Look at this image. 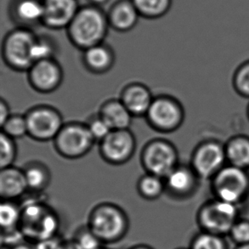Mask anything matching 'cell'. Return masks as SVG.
I'll use <instances>...</instances> for the list:
<instances>
[{
	"instance_id": "obj_22",
	"label": "cell",
	"mask_w": 249,
	"mask_h": 249,
	"mask_svg": "<svg viewBox=\"0 0 249 249\" xmlns=\"http://www.w3.org/2000/svg\"><path fill=\"white\" fill-rule=\"evenodd\" d=\"M14 17L24 25L42 22L44 4L40 0H17L14 4Z\"/></svg>"
},
{
	"instance_id": "obj_40",
	"label": "cell",
	"mask_w": 249,
	"mask_h": 249,
	"mask_svg": "<svg viewBox=\"0 0 249 249\" xmlns=\"http://www.w3.org/2000/svg\"><path fill=\"white\" fill-rule=\"evenodd\" d=\"M89 1L91 3H94V6H99V5H102L107 3L108 0H89Z\"/></svg>"
},
{
	"instance_id": "obj_9",
	"label": "cell",
	"mask_w": 249,
	"mask_h": 249,
	"mask_svg": "<svg viewBox=\"0 0 249 249\" xmlns=\"http://www.w3.org/2000/svg\"><path fill=\"white\" fill-rule=\"evenodd\" d=\"M142 162L147 174L165 178L178 164V152L168 141L154 140L142 151Z\"/></svg>"
},
{
	"instance_id": "obj_26",
	"label": "cell",
	"mask_w": 249,
	"mask_h": 249,
	"mask_svg": "<svg viewBox=\"0 0 249 249\" xmlns=\"http://www.w3.org/2000/svg\"><path fill=\"white\" fill-rule=\"evenodd\" d=\"M21 208L13 201L3 200L0 208V224L2 231L20 229Z\"/></svg>"
},
{
	"instance_id": "obj_6",
	"label": "cell",
	"mask_w": 249,
	"mask_h": 249,
	"mask_svg": "<svg viewBox=\"0 0 249 249\" xmlns=\"http://www.w3.org/2000/svg\"><path fill=\"white\" fill-rule=\"evenodd\" d=\"M54 141L58 153L68 159H80L86 155L95 142L87 124L80 123L65 124Z\"/></svg>"
},
{
	"instance_id": "obj_31",
	"label": "cell",
	"mask_w": 249,
	"mask_h": 249,
	"mask_svg": "<svg viewBox=\"0 0 249 249\" xmlns=\"http://www.w3.org/2000/svg\"><path fill=\"white\" fill-rule=\"evenodd\" d=\"M73 240L82 249H98L103 246V243L91 231L88 226H83L78 230Z\"/></svg>"
},
{
	"instance_id": "obj_43",
	"label": "cell",
	"mask_w": 249,
	"mask_h": 249,
	"mask_svg": "<svg viewBox=\"0 0 249 249\" xmlns=\"http://www.w3.org/2000/svg\"><path fill=\"white\" fill-rule=\"evenodd\" d=\"M248 117H249V107H248Z\"/></svg>"
},
{
	"instance_id": "obj_5",
	"label": "cell",
	"mask_w": 249,
	"mask_h": 249,
	"mask_svg": "<svg viewBox=\"0 0 249 249\" xmlns=\"http://www.w3.org/2000/svg\"><path fill=\"white\" fill-rule=\"evenodd\" d=\"M36 39L34 33L25 27L7 34L2 49L6 65L17 71H28L34 64L32 50Z\"/></svg>"
},
{
	"instance_id": "obj_12",
	"label": "cell",
	"mask_w": 249,
	"mask_h": 249,
	"mask_svg": "<svg viewBox=\"0 0 249 249\" xmlns=\"http://www.w3.org/2000/svg\"><path fill=\"white\" fill-rule=\"evenodd\" d=\"M135 139L129 129L112 130L100 144V152L107 162L120 165L128 162L135 152Z\"/></svg>"
},
{
	"instance_id": "obj_35",
	"label": "cell",
	"mask_w": 249,
	"mask_h": 249,
	"mask_svg": "<svg viewBox=\"0 0 249 249\" xmlns=\"http://www.w3.org/2000/svg\"><path fill=\"white\" fill-rule=\"evenodd\" d=\"M63 241L57 236L34 243L35 249H61Z\"/></svg>"
},
{
	"instance_id": "obj_30",
	"label": "cell",
	"mask_w": 249,
	"mask_h": 249,
	"mask_svg": "<svg viewBox=\"0 0 249 249\" xmlns=\"http://www.w3.org/2000/svg\"><path fill=\"white\" fill-rule=\"evenodd\" d=\"M54 52V44L47 38H38L34 43L32 50V57L34 63L37 61L52 59Z\"/></svg>"
},
{
	"instance_id": "obj_29",
	"label": "cell",
	"mask_w": 249,
	"mask_h": 249,
	"mask_svg": "<svg viewBox=\"0 0 249 249\" xmlns=\"http://www.w3.org/2000/svg\"><path fill=\"white\" fill-rule=\"evenodd\" d=\"M0 166L1 169L11 167L17 157V146L14 139L1 133L0 136Z\"/></svg>"
},
{
	"instance_id": "obj_34",
	"label": "cell",
	"mask_w": 249,
	"mask_h": 249,
	"mask_svg": "<svg viewBox=\"0 0 249 249\" xmlns=\"http://www.w3.org/2000/svg\"><path fill=\"white\" fill-rule=\"evenodd\" d=\"M232 236L235 239L243 244L249 243V223H236L231 229Z\"/></svg>"
},
{
	"instance_id": "obj_10",
	"label": "cell",
	"mask_w": 249,
	"mask_h": 249,
	"mask_svg": "<svg viewBox=\"0 0 249 249\" xmlns=\"http://www.w3.org/2000/svg\"><path fill=\"white\" fill-rule=\"evenodd\" d=\"M27 135L38 142L54 140L64 126L61 113L54 108L39 106L31 109L25 115Z\"/></svg>"
},
{
	"instance_id": "obj_16",
	"label": "cell",
	"mask_w": 249,
	"mask_h": 249,
	"mask_svg": "<svg viewBox=\"0 0 249 249\" xmlns=\"http://www.w3.org/2000/svg\"><path fill=\"white\" fill-rule=\"evenodd\" d=\"M153 100L148 89L141 84H132L124 88L120 99L133 117L145 116Z\"/></svg>"
},
{
	"instance_id": "obj_2",
	"label": "cell",
	"mask_w": 249,
	"mask_h": 249,
	"mask_svg": "<svg viewBox=\"0 0 249 249\" xmlns=\"http://www.w3.org/2000/svg\"><path fill=\"white\" fill-rule=\"evenodd\" d=\"M108 18L96 6L79 9L68 27V35L75 46L86 51L102 44L107 34Z\"/></svg>"
},
{
	"instance_id": "obj_3",
	"label": "cell",
	"mask_w": 249,
	"mask_h": 249,
	"mask_svg": "<svg viewBox=\"0 0 249 249\" xmlns=\"http://www.w3.org/2000/svg\"><path fill=\"white\" fill-rule=\"evenodd\" d=\"M59 227L57 214L48 206L33 202L21 207L20 230L29 243L34 244L56 236Z\"/></svg>"
},
{
	"instance_id": "obj_19",
	"label": "cell",
	"mask_w": 249,
	"mask_h": 249,
	"mask_svg": "<svg viewBox=\"0 0 249 249\" xmlns=\"http://www.w3.org/2000/svg\"><path fill=\"white\" fill-rule=\"evenodd\" d=\"M99 116L111 130L128 129L132 121L131 113L120 100H111L102 105Z\"/></svg>"
},
{
	"instance_id": "obj_15",
	"label": "cell",
	"mask_w": 249,
	"mask_h": 249,
	"mask_svg": "<svg viewBox=\"0 0 249 249\" xmlns=\"http://www.w3.org/2000/svg\"><path fill=\"white\" fill-rule=\"evenodd\" d=\"M198 179L191 165L178 163L164 178L165 190L177 197L188 196L195 191Z\"/></svg>"
},
{
	"instance_id": "obj_25",
	"label": "cell",
	"mask_w": 249,
	"mask_h": 249,
	"mask_svg": "<svg viewBox=\"0 0 249 249\" xmlns=\"http://www.w3.org/2000/svg\"><path fill=\"white\" fill-rule=\"evenodd\" d=\"M140 16L159 18L164 16L171 7L172 0H131Z\"/></svg>"
},
{
	"instance_id": "obj_38",
	"label": "cell",
	"mask_w": 249,
	"mask_h": 249,
	"mask_svg": "<svg viewBox=\"0 0 249 249\" xmlns=\"http://www.w3.org/2000/svg\"><path fill=\"white\" fill-rule=\"evenodd\" d=\"M10 249H35V246H34V244H32L31 243L22 242Z\"/></svg>"
},
{
	"instance_id": "obj_33",
	"label": "cell",
	"mask_w": 249,
	"mask_h": 249,
	"mask_svg": "<svg viewBox=\"0 0 249 249\" xmlns=\"http://www.w3.org/2000/svg\"><path fill=\"white\" fill-rule=\"evenodd\" d=\"M87 126L95 142L99 141L101 142L112 131L109 125L99 115L97 117L91 118Z\"/></svg>"
},
{
	"instance_id": "obj_14",
	"label": "cell",
	"mask_w": 249,
	"mask_h": 249,
	"mask_svg": "<svg viewBox=\"0 0 249 249\" xmlns=\"http://www.w3.org/2000/svg\"><path fill=\"white\" fill-rule=\"evenodd\" d=\"M42 22L51 29L68 28L78 13L77 0H44Z\"/></svg>"
},
{
	"instance_id": "obj_13",
	"label": "cell",
	"mask_w": 249,
	"mask_h": 249,
	"mask_svg": "<svg viewBox=\"0 0 249 249\" xmlns=\"http://www.w3.org/2000/svg\"><path fill=\"white\" fill-rule=\"evenodd\" d=\"M62 70L54 59L35 62L28 70L31 86L40 93H51L57 89L62 83Z\"/></svg>"
},
{
	"instance_id": "obj_23",
	"label": "cell",
	"mask_w": 249,
	"mask_h": 249,
	"mask_svg": "<svg viewBox=\"0 0 249 249\" xmlns=\"http://www.w3.org/2000/svg\"><path fill=\"white\" fill-rule=\"evenodd\" d=\"M23 171L28 190L41 192L49 185L51 180L50 171L46 166L40 162L28 163Z\"/></svg>"
},
{
	"instance_id": "obj_42",
	"label": "cell",
	"mask_w": 249,
	"mask_h": 249,
	"mask_svg": "<svg viewBox=\"0 0 249 249\" xmlns=\"http://www.w3.org/2000/svg\"><path fill=\"white\" fill-rule=\"evenodd\" d=\"M108 249V248H106V247L102 246V247H101V248H99V249Z\"/></svg>"
},
{
	"instance_id": "obj_1",
	"label": "cell",
	"mask_w": 249,
	"mask_h": 249,
	"mask_svg": "<svg viewBox=\"0 0 249 249\" xmlns=\"http://www.w3.org/2000/svg\"><path fill=\"white\" fill-rule=\"evenodd\" d=\"M87 226L103 244H112L127 235L129 219L119 206L103 202L92 209Z\"/></svg>"
},
{
	"instance_id": "obj_18",
	"label": "cell",
	"mask_w": 249,
	"mask_h": 249,
	"mask_svg": "<svg viewBox=\"0 0 249 249\" xmlns=\"http://www.w3.org/2000/svg\"><path fill=\"white\" fill-rule=\"evenodd\" d=\"M139 17L138 10L131 0H121L111 8L107 18L109 25L115 30L128 32L135 27Z\"/></svg>"
},
{
	"instance_id": "obj_28",
	"label": "cell",
	"mask_w": 249,
	"mask_h": 249,
	"mask_svg": "<svg viewBox=\"0 0 249 249\" xmlns=\"http://www.w3.org/2000/svg\"><path fill=\"white\" fill-rule=\"evenodd\" d=\"M232 84L240 96L249 99V60L237 68L233 75Z\"/></svg>"
},
{
	"instance_id": "obj_4",
	"label": "cell",
	"mask_w": 249,
	"mask_h": 249,
	"mask_svg": "<svg viewBox=\"0 0 249 249\" xmlns=\"http://www.w3.org/2000/svg\"><path fill=\"white\" fill-rule=\"evenodd\" d=\"M211 183L216 198L237 205L249 193V172L227 163Z\"/></svg>"
},
{
	"instance_id": "obj_17",
	"label": "cell",
	"mask_w": 249,
	"mask_h": 249,
	"mask_svg": "<svg viewBox=\"0 0 249 249\" xmlns=\"http://www.w3.org/2000/svg\"><path fill=\"white\" fill-rule=\"evenodd\" d=\"M28 190L23 170L13 166L1 169L0 194L3 200L13 201Z\"/></svg>"
},
{
	"instance_id": "obj_7",
	"label": "cell",
	"mask_w": 249,
	"mask_h": 249,
	"mask_svg": "<svg viewBox=\"0 0 249 249\" xmlns=\"http://www.w3.org/2000/svg\"><path fill=\"white\" fill-rule=\"evenodd\" d=\"M145 117L149 124L157 131L170 133L181 126L185 111L176 99L161 95L153 100Z\"/></svg>"
},
{
	"instance_id": "obj_8",
	"label": "cell",
	"mask_w": 249,
	"mask_h": 249,
	"mask_svg": "<svg viewBox=\"0 0 249 249\" xmlns=\"http://www.w3.org/2000/svg\"><path fill=\"white\" fill-rule=\"evenodd\" d=\"M226 164L225 144L208 140L196 147L190 165L199 178L211 180Z\"/></svg>"
},
{
	"instance_id": "obj_41",
	"label": "cell",
	"mask_w": 249,
	"mask_h": 249,
	"mask_svg": "<svg viewBox=\"0 0 249 249\" xmlns=\"http://www.w3.org/2000/svg\"><path fill=\"white\" fill-rule=\"evenodd\" d=\"M238 249H249V243H247V244H243V246L240 247Z\"/></svg>"
},
{
	"instance_id": "obj_32",
	"label": "cell",
	"mask_w": 249,
	"mask_h": 249,
	"mask_svg": "<svg viewBox=\"0 0 249 249\" xmlns=\"http://www.w3.org/2000/svg\"><path fill=\"white\" fill-rule=\"evenodd\" d=\"M192 249H225L222 241L215 234L199 235L192 243Z\"/></svg>"
},
{
	"instance_id": "obj_36",
	"label": "cell",
	"mask_w": 249,
	"mask_h": 249,
	"mask_svg": "<svg viewBox=\"0 0 249 249\" xmlns=\"http://www.w3.org/2000/svg\"><path fill=\"white\" fill-rule=\"evenodd\" d=\"M10 108L8 107V104L4 101V100H1L0 101V124L3 125L7 119L10 118Z\"/></svg>"
},
{
	"instance_id": "obj_24",
	"label": "cell",
	"mask_w": 249,
	"mask_h": 249,
	"mask_svg": "<svg viewBox=\"0 0 249 249\" xmlns=\"http://www.w3.org/2000/svg\"><path fill=\"white\" fill-rule=\"evenodd\" d=\"M164 178L157 175L147 174L140 178L137 189L140 195L146 200H156L159 198L165 190Z\"/></svg>"
},
{
	"instance_id": "obj_20",
	"label": "cell",
	"mask_w": 249,
	"mask_h": 249,
	"mask_svg": "<svg viewBox=\"0 0 249 249\" xmlns=\"http://www.w3.org/2000/svg\"><path fill=\"white\" fill-rule=\"evenodd\" d=\"M84 63L89 71L101 74L109 71L114 63V54L110 48L98 44L84 51Z\"/></svg>"
},
{
	"instance_id": "obj_21",
	"label": "cell",
	"mask_w": 249,
	"mask_h": 249,
	"mask_svg": "<svg viewBox=\"0 0 249 249\" xmlns=\"http://www.w3.org/2000/svg\"><path fill=\"white\" fill-rule=\"evenodd\" d=\"M227 163L243 169H249V136H232L225 144Z\"/></svg>"
},
{
	"instance_id": "obj_11",
	"label": "cell",
	"mask_w": 249,
	"mask_h": 249,
	"mask_svg": "<svg viewBox=\"0 0 249 249\" xmlns=\"http://www.w3.org/2000/svg\"><path fill=\"white\" fill-rule=\"evenodd\" d=\"M236 204L216 198L202 207L199 219L202 226L213 234L231 231L236 224L237 207Z\"/></svg>"
},
{
	"instance_id": "obj_27",
	"label": "cell",
	"mask_w": 249,
	"mask_h": 249,
	"mask_svg": "<svg viewBox=\"0 0 249 249\" xmlns=\"http://www.w3.org/2000/svg\"><path fill=\"white\" fill-rule=\"evenodd\" d=\"M2 133L10 138H22L27 135V124L26 117L22 115H10L6 122L1 125Z\"/></svg>"
},
{
	"instance_id": "obj_39",
	"label": "cell",
	"mask_w": 249,
	"mask_h": 249,
	"mask_svg": "<svg viewBox=\"0 0 249 249\" xmlns=\"http://www.w3.org/2000/svg\"><path fill=\"white\" fill-rule=\"evenodd\" d=\"M128 249H154L153 248H152L151 246H149V245H146V244H137V245H135V246L131 247V248H129Z\"/></svg>"
},
{
	"instance_id": "obj_37",
	"label": "cell",
	"mask_w": 249,
	"mask_h": 249,
	"mask_svg": "<svg viewBox=\"0 0 249 249\" xmlns=\"http://www.w3.org/2000/svg\"><path fill=\"white\" fill-rule=\"evenodd\" d=\"M61 249H82L81 247L75 242L74 240L63 241Z\"/></svg>"
}]
</instances>
